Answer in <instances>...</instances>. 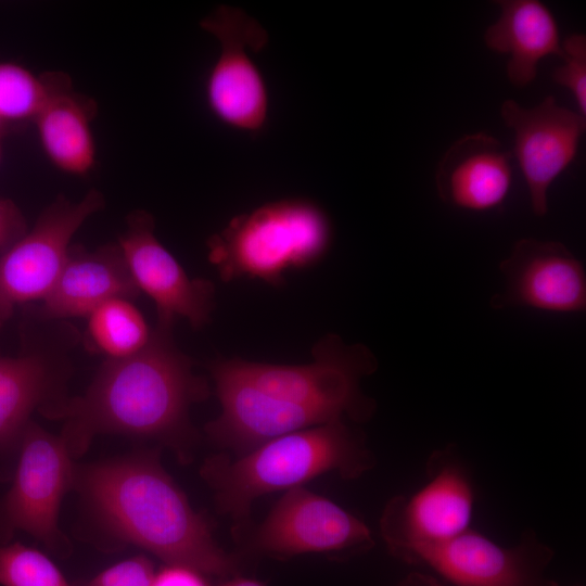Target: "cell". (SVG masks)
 Returning <instances> with one entry per match:
<instances>
[{
  "label": "cell",
  "instance_id": "cell-22",
  "mask_svg": "<svg viewBox=\"0 0 586 586\" xmlns=\"http://www.w3.org/2000/svg\"><path fill=\"white\" fill-rule=\"evenodd\" d=\"M1 586H71L44 553L23 544L0 546Z\"/></svg>",
  "mask_w": 586,
  "mask_h": 586
},
{
  "label": "cell",
  "instance_id": "cell-20",
  "mask_svg": "<svg viewBox=\"0 0 586 586\" xmlns=\"http://www.w3.org/2000/svg\"><path fill=\"white\" fill-rule=\"evenodd\" d=\"M151 333L141 313L127 298L110 300L88 316L91 343L109 359L138 353L146 345Z\"/></svg>",
  "mask_w": 586,
  "mask_h": 586
},
{
  "label": "cell",
  "instance_id": "cell-13",
  "mask_svg": "<svg viewBox=\"0 0 586 586\" xmlns=\"http://www.w3.org/2000/svg\"><path fill=\"white\" fill-rule=\"evenodd\" d=\"M500 112L504 123L514 133L513 154L526 182L533 213L545 216L548 190L574 162L586 117L560 106L553 97L533 107L507 100Z\"/></svg>",
  "mask_w": 586,
  "mask_h": 586
},
{
  "label": "cell",
  "instance_id": "cell-19",
  "mask_svg": "<svg viewBox=\"0 0 586 586\" xmlns=\"http://www.w3.org/2000/svg\"><path fill=\"white\" fill-rule=\"evenodd\" d=\"M58 379L53 364L42 355L0 357V447L20 443L33 410L49 405Z\"/></svg>",
  "mask_w": 586,
  "mask_h": 586
},
{
  "label": "cell",
  "instance_id": "cell-29",
  "mask_svg": "<svg viewBox=\"0 0 586 586\" xmlns=\"http://www.w3.org/2000/svg\"><path fill=\"white\" fill-rule=\"evenodd\" d=\"M576 586H581V585H576Z\"/></svg>",
  "mask_w": 586,
  "mask_h": 586
},
{
  "label": "cell",
  "instance_id": "cell-6",
  "mask_svg": "<svg viewBox=\"0 0 586 586\" xmlns=\"http://www.w3.org/2000/svg\"><path fill=\"white\" fill-rule=\"evenodd\" d=\"M428 483L411 496L385 506L380 530L392 556L413 565L418 556L469 530L474 493L451 449L435 451L426 463Z\"/></svg>",
  "mask_w": 586,
  "mask_h": 586
},
{
  "label": "cell",
  "instance_id": "cell-15",
  "mask_svg": "<svg viewBox=\"0 0 586 586\" xmlns=\"http://www.w3.org/2000/svg\"><path fill=\"white\" fill-rule=\"evenodd\" d=\"M511 183V154L486 132L467 135L455 141L435 173L441 200L471 212H487L501 205Z\"/></svg>",
  "mask_w": 586,
  "mask_h": 586
},
{
  "label": "cell",
  "instance_id": "cell-26",
  "mask_svg": "<svg viewBox=\"0 0 586 586\" xmlns=\"http://www.w3.org/2000/svg\"><path fill=\"white\" fill-rule=\"evenodd\" d=\"M151 586H207L202 574L182 565H167L155 573Z\"/></svg>",
  "mask_w": 586,
  "mask_h": 586
},
{
  "label": "cell",
  "instance_id": "cell-1",
  "mask_svg": "<svg viewBox=\"0 0 586 586\" xmlns=\"http://www.w3.org/2000/svg\"><path fill=\"white\" fill-rule=\"evenodd\" d=\"M306 365H272L221 358L209 370L220 415L205 431L218 446L244 455L282 435L342 420L368 419L374 409L359 382L378 366L362 344L329 334Z\"/></svg>",
  "mask_w": 586,
  "mask_h": 586
},
{
  "label": "cell",
  "instance_id": "cell-12",
  "mask_svg": "<svg viewBox=\"0 0 586 586\" xmlns=\"http://www.w3.org/2000/svg\"><path fill=\"white\" fill-rule=\"evenodd\" d=\"M553 550L526 531L519 544L502 547L473 530L422 551L426 565L457 586H560L546 571Z\"/></svg>",
  "mask_w": 586,
  "mask_h": 586
},
{
  "label": "cell",
  "instance_id": "cell-23",
  "mask_svg": "<svg viewBox=\"0 0 586 586\" xmlns=\"http://www.w3.org/2000/svg\"><path fill=\"white\" fill-rule=\"evenodd\" d=\"M563 63L552 73L556 84L568 89L574 97L578 113L586 116V37L583 34L568 36L561 42Z\"/></svg>",
  "mask_w": 586,
  "mask_h": 586
},
{
  "label": "cell",
  "instance_id": "cell-28",
  "mask_svg": "<svg viewBox=\"0 0 586 586\" xmlns=\"http://www.w3.org/2000/svg\"><path fill=\"white\" fill-rule=\"evenodd\" d=\"M221 586H264V585L255 579L238 577V578L228 581Z\"/></svg>",
  "mask_w": 586,
  "mask_h": 586
},
{
  "label": "cell",
  "instance_id": "cell-30",
  "mask_svg": "<svg viewBox=\"0 0 586 586\" xmlns=\"http://www.w3.org/2000/svg\"><path fill=\"white\" fill-rule=\"evenodd\" d=\"M0 153H1V150H0Z\"/></svg>",
  "mask_w": 586,
  "mask_h": 586
},
{
  "label": "cell",
  "instance_id": "cell-11",
  "mask_svg": "<svg viewBox=\"0 0 586 586\" xmlns=\"http://www.w3.org/2000/svg\"><path fill=\"white\" fill-rule=\"evenodd\" d=\"M118 245L139 291L155 303L157 326L173 328L177 318L187 319L193 329L208 323L215 301L213 282L186 273L157 240L151 214H130Z\"/></svg>",
  "mask_w": 586,
  "mask_h": 586
},
{
  "label": "cell",
  "instance_id": "cell-5",
  "mask_svg": "<svg viewBox=\"0 0 586 586\" xmlns=\"http://www.w3.org/2000/svg\"><path fill=\"white\" fill-rule=\"evenodd\" d=\"M331 241V222L320 206L283 199L233 217L207 240L208 260L225 282L251 278L280 285L288 271L324 257Z\"/></svg>",
  "mask_w": 586,
  "mask_h": 586
},
{
  "label": "cell",
  "instance_id": "cell-8",
  "mask_svg": "<svg viewBox=\"0 0 586 586\" xmlns=\"http://www.w3.org/2000/svg\"><path fill=\"white\" fill-rule=\"evenodd\" d=\"M104 206L90 190L80 201L62 196L50 204L27 233L0 254V328L13 310L27 302L43 300L67 259L71 240L81 225Z\"/></svg>",
  "mask_w": 586,
  "mask_h": 586
},
{
  "label": "cell",
  "instance_id": "cell-21",
  "mask_svg": "<svg viewBox=\"0 0 586 586\" xmlns=\"http://www.w3.org/2000/svg\"><path fill=\"white\" fill-rule=\"evenodd\" d=\"M50 85V73L36 76L21 65L0 63V123L35 120Z\"/></svg>",
  "mask_w": 586,
  "mask_h": 586
},
{
  "label": "cell",
  "instance_id": "cell-27",
  "mask_svg": "<svg viewBox=\"0 0 586 586\" xmlns=\"http://www.w3.org/2000/svg\"><path fill=\"white\" fill-rule=\"evenodd\" d=\"M397 586H443L442 583L431 574L422 572H410Z\"/></svg>",
  "mask_w": 586,
  "mask_h": 586
},
{
  "label": "cell",
  "instance_id": "cell-14",
  "mask_svg": "<svg viewBox=\"0 0 586 586\" xmlns=\"http://www.w3.org/2000/svg\"><path fill=\"white\" fill-rule=\"evenodd\" d=\"M499 269L506 288L492 297L494 308L521 306L551 313L586 309L584 266L560 242L520 239Z\"/></svg>",
  "mask_w": 586,
  "mask_h": 586
},
{
  "label": "cell",
  "instance_id": "cell-4",
  "mask_svg": "<svg viewBox=\"0 0 586 586\" xmlns=\"http://www.w3.org/2000/svg\"><path fill=\"white\" fill-rule=\"evenodd\" d=\"M373 463L362 436L342 419L273 438L237 460L211 457L201 475L213 488L220 511L241 523L259 496L302 486L331 471L356 479Z\"/></svg>",
  "mask_w": 586,
  "mask_h": 586
},
{
  "label": "cell",
  "instance_id": "cell-17",
  "mask_svg": "<svg viewBox=\"0 0 586 586\" xmlns=\"http://www.w3.org/2000/svg\"><path fill=\"white\" fill-rule=\"evenodd\" d=\"M498 20L484 35L488 49L507 54V76L517 87L531 84L539 62L548 55H561V40L557 20L537 0H504Z\"/></svg>",
  "mask_w": 586,
  "mask_h": 586
},
{
  "label": "cell",
  "instance_id": "cell-16",
  "mask_svg": "<svg viewBox=\"0 0 586 586\" xmlns=\"http://www.w3.org/2000/svg\"><path fill=\"white\" fill-rule=\"evenodd\" d=\"M139 293L118 244L92 252L71 247L58 280L42 300L40 315L55 319L88 317L110 300L131 301Z\"/></svg>",
  "mask_w": 586,
  "mask_h": 586
},
{
  "label": "cell",
  "instance_id": "cell-3",
  "mask_svg": "<svg viewBox=\"0 0 586 586\" xmlns=\"http://www.w3.org/2000/svg\"><path fill=\"white\" fill-rule=\"evenodd\" d=\"M73 485L112 534L167 565L218 576L235 571V559L216 544L207 521L191 508L157 454L74 469Z\"/></svg>",
  "mask_w": 586,
  "mask_h": 586
},
{
  "label": "cell",
  "instance_id": "cell-2",
  "mask_svg": "<svg viewBox=\"0 0 586 586\" xmlns=\"http://www.w3.org/2000/svg\"><path fill=\"white\" fill-rule=\"evenodd\" d=\"M207 396L205 380L171 340V328L156 326L138 353L109 359L80 397L41 409L65 419L62 438L72 456L84 453L99 433L158 438L177 448L193 435L190 406Z\"/></svg>",
  "mask_w": 586,
  "mask_h": 586
},
{
  "label": "cell",
  "instance_id": "cell-10",
  "mask_svg": "<svg viewBox=\"0 0 586 586\" xmlns=\"http://www.w3.org/2000/svg\"><path fill=\"white\" fill-rule=\"evenodd\" d=\"M369 527L332 500L297 486L288 489L253 534L254 550L288 558L308 552L353 556L373 546Z\"/></svg>",
  "mask_w": 586,
  "mask_h": 586
},
{
  "label": "cell",
  "instance_id": "cell-7",
  "mask_svg": "<svg viewBox=\"0 0 586 586\" xmlns=\"http://www.w3.org/2000/svg\"><path fill=\"white\" fill-rule=\"evenodd\" d=\"M200 25L220 46L206 81L209 110L229 127L259 131L268 117L269 97L251 52L265 48L266 29L243 10L230 5L218 7Z\"/></svg>",
  "mask_w": 586,
  "mask_h": 586
},
{
  "label": "cell",
  "instance_id": "cell-18",
  "mask_svg": "<svg viewBox=\"0 0 586 586\" xmlns=\"http://www.w3.org/2000/svg\"><path fill=\"white\" fill-rule=\"evenodd\" d=\"M50 75V92L34 120L40 144L55 167L72 175H86L95 162L91 131L95 105L73 90L67 75Z\"/></svg>",
  "mask_w": 586,
  "mask_h": 586
},
{
  "label": "cell",
  "instance_id": "cell-25",
  "mask_svg": "<svg viewBox=\"0 0 586 586\" xmlns=\"http://www.w3.org/2000/svg\"><path fill=\"white\" fill-rule=\"evenodd\" d=\"M24 220L16 206L0 199V247H7L24 234Z\"/></svg>",
  "mask_w": 586,
  "mask_h": 586
},
{
  "label": "cell",
  "instance_id": "cell-9",
  "mask_svg": "<svg viewBox=\"0 0 586 586\" xmlns=\"http://www.w3.org/2000/svg\"><path fill=\"white\" fill-rule=\"evenodd\" d=\"M18 445L14 481L0 501V540H8L20 530L58 548L65 540L58 526V515L74 481L72 455L62 436L30 422Z\"/></svg>",
  "mask_w": 586,
  "mask_h": 586
},
{
  "label": "cell",
  "instance_id": "cell-24",
  "mask_svg": "<svg viewBox=\"0 0 586 586\" xmlns=\"http://www.w3.org/2000/svg\"><path fill=\"white\" fill-rule=\"evenodd\" d=\"M154 576L151 562L144 557H135L102 571L91 586H151Z\"/></svg>",
  "mask_w": 586,
  "mask_h": 586
}]
</instances>
